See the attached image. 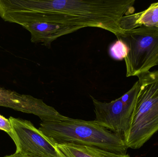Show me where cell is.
I'll return each mask as SVG.
<instances>
[{
    "label": "cell",
    "instance_id": "7",
    "mask_svg": "<svg viewBox=\"0 0 158 157\" xmlns=\"http://www.w3.org/2000/svg\"><path fill=\"white\" fill-rule=\"evenodd\" d=\"M0 106L34 114L42 122L59 121L69 118L45 104L42 100L2 87H0Z\"/></svg>",
    "mask_w": 158,
    "mask_h": 157
},
{
    "label": "cell",
    "instance_id": "12",
    "mask_svg": "<svg viewBox=\"0 0 158 157\" xmlns=\"http://www.w3.org/2000/svg\"><path fill=\"white\" fill-rule=\"evenodd\" d=\"M0 130L6 132L10 136L12 133V126L9 120L0 114Z\"/></svg>",
    "mask_w": 158,
    "mask_h": 157
},
{
    "label": "cell",
    "instance_id": "4",
    "mask_svg": "<svg viewBox=\"0 0 158 157\" xmlns=\"http://www.w3.org/2000/svg\"><path fill=\"white\" fill-rule=\"evenodd\" d=\"M128 48L126 77H138L158 65V28L140 27L116 37Z\"/></svg>",
    "mask_w": 158,
    "mask_h": 157
},
{
    "label": "cell",
    "instance_id": "6",
    "mask_svg": "<svg viewBox=\"0 0 158 157\" xmlns=\"http://www.w3.org/2000/svg\"><path fill=\"white\" fill-rule=\"evenodd\" d=\"M10 137L16 147V153L40 157H59L56 144L37 129L29 121L10 117Z\"/></svg>",
    "mask_w": 158,
    "mask_h": 157
},
{
    "label": "cell",
    "instance_id": "13",
    "mask_svg": "<svg viewBox=\"0 0 158 157\" xmlns=\"http://www.w3.org/2000/svg\"><path fill=\"white\" fill-rule=\"evenodd\" d=\"M4 157H40L35 156L28 155H23V154H20V153H15L13 155H10L6 156Z\"/></svg>",
    "mask_w": 158,
    "mask_h": 157
},
{
    "label": "cell",
    "instance_id": "11",
    "mask_svg": "<svg viewBox=\"0 0 158 157\" xmlns=\"http://www.w3.org/2000/svg\"><path fill=\"white\" fill-rule=\"evenodd\" d=\"M109 54L114 60H122L127 56L128 48L127 45L120 40H118L110 45Z\"/></svg>",
    "mask_w": 158,
    "mask_h": 157
},
{
    "label": "cell",
    "instance_id": "9",
    "mask_svg": "<svg viewBox=\"0 0 158 157\" xmlns=\"http://www.w3.org/2000/svg\"><path fill=\"white\" fill-rule=\"evenodd\" d=\"M59 157H131L127 154L113 153L89 146L73 143L56 144Z\"/></svg>",
    "mask_w": 158,
    "mask_h": 157
},
{
    "label": "cell",
    "instance_id": "3",
    "mask_svg": "<svg viewBox=\"0 0 158 157\" xmlns=\"http://www.w3.org/2000/svg\"><path fill=\"white\" fill-rule=\"evenodd\" d=\"M139 90L130 129L124 138L128 148H141L158 131V71L138 77Z\"/></svg>",
    "mask_w": 158,
    "mask_h": 157
},
{
    "label": "cell",
    "instance_id": "10",
    "mask_svg": "<svg viewBox=\"0 0 158 157\" xmlns=\"http://www.w3.org/2000/svg\"><path fill=\"white\" fill-rule=\"evenodd\" d=\"M121 26L124 30L143 26L158 28V2L151 4L142 12L124 16Z\"/></svg>",
    "mask_w": 158,
    "mask_h": 157
},
{
    "label": "cell",
    "instance_id": "1",
    "mask_svg": "<svg viewBox=\"0 0 158 157\" xmlns=\"http://www.w3.org/2000/svg\"><path fill=\"white\" fill-rule=\"evenodd\" d=\"M135 0H0V17L23 26L45 22L76 28L102 29L116 37L125 30L124 15L134 11Z\"/></svg>",
    "mask_w": 158,
    "mask_h": 157
},
{
    "label": "cell",
    "instance_id": "2",
    "mask_svg": "<svg viewBox=\"0 0 158 157\" xmlns=\"http://www.w3.org/2000/svg\"><path fill=\"white\" fill-rule=\"evenodd\" d=\"M39 130L55 144L73 143L89 146L113 153L126 154L124 140L94 120L68 119L42 122Z\"/></svg>",
    "mask_w": 158,
    "mask_h": 157
},
{
    "label": "cell",
    "instance_id": "8",
    "mask_svg": "<svg viewBox=\"0 0 158 157\" xmlns=\"http://www.w3.org/2000/svg\"><path fill=\"white\" fill-rule=\"evenodd\" d=\"M22 26L30 33L31 42L41 43L49 48L58 38L78 30L76 28L45 22L28 23Z\"/></svg>",
    "mask_w": 158,
    "mask_h": 157
},
{
    "label": "cell",
    "instance_id": "5",
    "mask_svg": "<svg viewBox=\"0 0 158 157\" xmlns=\"http://www.w3.org/2000/svg\"><path fill=\"white\" fill-rule=\"evenodd\" d=\"M139 83L137 81L123 96L108 103L91 96L96 115L94 120L123 140L131 125L139 90Z\"/></svg>",
    "mask_w": 158,
    "mask_h": 157
}]
</instances>
